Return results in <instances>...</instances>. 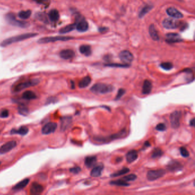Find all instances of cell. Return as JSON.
Returning a JSON list of instances; mask_svg holds the SVG:
<instances>
[{
    "label": "cell",
    "mask_w": 195,
    "mask_h": 195,
    "mask_svg": "<svg viewBox=\"0 0 195 195\" xmlns=\"http://www.w3.org/2000/svg\"><path fill=\"white\" fill-rule=\"evenodd\" d=\"M88 22L84 20H80V21L76 23V28L80 32H84L86 31L88 29Z\"/></svg>",
    "instance_id": "44dd1931"
},
{
    "label": "cell",
    "mask_w": 195,
    "mask_h": 195,
    "mask_svg": "<svg viewBox=\"0 0 195 195\" xmlns=\"http://www.w3.org/2000/svg\"><path fill=\"white\" fill-rule=\"evenodd\" d=\"M180 154L184 157H188L190 156V153L185 147H181L180 148Z\"/></svg>",
    "instance_id": "ab89813d"
},
{
    "label": "cell",
    "mask_w": 195,
    "mask_h": 195,
    "mask_svg": "<svg viewBox=\"0 0 195 195\" xmlns=\"http://www.w3.org/2000/svg\"><path fill=\"white\" fill-rule=\"evenodd\" d=\"M181 22L173 18H165L163 22V25L166 29H176L180 26Z\"/></svg>",
    "instance_id": "9c48e42d"
},
{
    "label": "cell",
    "mask_w": 195,
    "mask_h": 195,
    "mask_svg": "<svg viewBox=\"0 0 195 195\" xmlns=\"http://www.w3.org/2000/svg\"><path fill=\"white\" fill-rule=\"evenodd\" d=\"M57 126V124L55 123L50 122L45 124L42 128V133L44 135H48L53 133L55 131Z\"/></svg>",
    "instance_id": "4fadbf2b"
},
{
    "label": "cell",
    "mask_w": 195,
    "mask_h": 195,
    "mask_svg": "<svg viewBox=\"0 0 195 195\" xmlns=\"http://www.w3.org/2000/svg\"><path fill=\"white\" fill-rule=\"evenodd\" d=\"M71 88H72V89H75V82L73 81H71Z\"/></svg>",
    "instance_id": "681fc988"
},
{
    "label": "cell",
    "mask_w": 195,
    "mask_h": 195,
    "mask_svg": "<svg viewBox=\"0 0 195 195\" xmlns=\"http://www.w3.org/2000/svg\"><path fill=\"white\" fill-rule=\"evenodd\" d=\"M111 185H117V186H122V187H128L129 184L125 181L123 179H119V180H113L111 181L110 182Z\"/></svg>",
    "instance_id": "1f68e13d"
},
{
    "label": "cell",
    "mask_w": 195,
    "mask_h": 195,
    "mask_svg": "<svg viewBox=\"0 0 195 195\" xmlns=\"http://www.w3.org/2000/svg\"><path fill=\"white\" fill-rule=\"evenodd\" d=\"M123 160V158L122 157H120V158H118L117 159V161L119 163V162H120V161H121V160Z\"/></svg>",
    "instance_id": "816d5d0a"
},
{
    "label": "cell",
    "mask_w": 195,
    "mask_h": 195,
    "mask_svg": "<svg viewBox=\"0 0 195 195\" xmlns=\"http://www.w3.org/2000/svg\"><path fill=\"white\" fill-rule=\"evenodd\" d=\"M44 190V187L42 185L37 183H33L30 188V193L33 195H38L41 193Z\"/></svg>",
    "instance_id": "ac0fdd59"
},
{
    "label": "cell",
    "mask_w": 195,
    "mask_h": 195,
    "mask_svg": "<svg viewBox=\"0 0 195 195\" xmlns=\"http://www.w3.org/2000/svg\"><path fill=\"white\" fill-rule=\"evenodd\" d=\"M136 179H137V176L135 174H130V175L124 176L123 178V180H124L126 182H129V181H134Z\"/></svg>",
    "instance_id": "f35d334b"
},
{
    "label": "cell",
    "mask_w": 195,
    "mask_h": 195,
    "mask_svg": "<svg viewBox=\"0 0 195 195\" xmlns=\"http://www.w3.org/2000/svg\"><path fill=\"white\" fill-rule=\"evenodd\" d=\"M80 53L85 56H89L92 53V50L89 45H81L80 47Z\"/></svg>",
    "instance_id": "83f0119b"
},
{
    "label": "cell",
    "mask_w": 195,
    "mask_h": 195,
    "mask_svg": "<svg viewBox=\"0 0 195 195\" xmlns=\"http://www.w3.org/2000/svg\"><path fill=\"white\" fill-rule=\"evenodd\" d=\"M152 84L150 81L148 80H146L144 81L143 88H142V93L143 95H149L152 91Z\"/></svg>",
    "instance_id": "7402d4cb"
},
{
    "label": "cell",
    "mask_w": 195,
    "mask_h": 195,
    "mask_svg": "<svg viewBox=\"0 0 195 195\" xmlns=\"http://www.w3.org/2000/svg\"><path fill=\"white\" fill-rule=\"evenodd\" d=\"M29 179H25L24 180L21 181L20 183H17L16 185H15L13 188V190H22L26 187V186L29 184Z\"/></svg>",
    "instance_id": "d4e9b609"
},
{
    "label": "cell",
    "mask_w": 195,
    "mask_h": 195,
    "mask_svg": "<svg viewBox=\"0 0 195 195\" xmlns=\"http://www.w3.org/2000/svg\"><path fill=\"white\" fill-rule=\"evenodd\" d=\"M156 129L160 132L165 131L166 129V126L164 123H159L156 126Z\"/></svg>",
    "instance_id": "60d3db41"
},
{
    "label": "cell",
    "mask_w": 195,
    "mask_h": 195,
    "mask_svg": "<svg viewBox=\"0 0 195 195\" xmlns=\"http://www.w3.org/2000/svg\"><path fill=\"white\" fill-rule=\"evenodd\" d=\"M1 161H0V165H1Z\"/></svg>",
    "instance_id": "f5cc1de1"
},
{
    "label": "cell",
    "mask_w": 195,
    "mask_h": 195,
    "mask_svg": "<svg viewBox=\"0 0 195 195\" xmlns=\"http://www.w3.org/2000/svg\"><path fill=\"white\" fill-rule=\"evenodd\" d=\"M93 168L91 170L90 176L93 177H98L101 175L102 172L104 170V165L103 164H100L99 165H96L93 167Z\"/></svg>",
    "instance_id": "9a60e30c"
},
{
    "label": "cell",
    "mask_w": 195,
    "mask_h": 195,
    "mask_svg": "<svg viewBox=\"0 0 195 195\" xmlns=\"http://www.w3.org/2000/svg\"><path fill=\"white\" fill-rule=\"evenodd\" d=\"M125 92H126V90L124 89H120L117 92V94L115 100H120V99L125 94Z\"/></svg>",
    "instance_id": "b9f144b4"
},
{
    "label": "cell",
    "mask_w": 195,
    "mask_h": 195,
    "mask_svg": "<svg viewBox=\"0 0 195 195\" xmlns=\"http://www.w3.org/2000/svg\"><path fill=\"white\" fill-rule=\"evenodd\" d=\"M81 170V168L79 166H75L73 168H72L70 169V172L71 173H73L74 174H78L79 173Z\"/></svg>",
    "instance_id": "f6af8a7d"
},
{
    "label": "cell",
    "mask_w": 195,
    "mask_h": 195,
    "mask_svg": "<svg viewBox=\"0 0 195 195\" xmlns=\"http://www.w3.org/2000/svg\"><path fill=\"white\" fill-rule=\"evenodd\" d=\"M166 171L163 169L149 170L146 174V177L149 181H152L163 177Z\"/></svg>",
    "instance_id": "5b68a950"
},
{
    "label": "cell",
    "mask_w": 195,
    "mask_h": 195,
    "mask_svg": "<svg viewBox=\"0 0 195 195\" xmlns=\"http://www.w3.org/2000/svg\"><path fill=\"white\" fill-rule=\"evenodd\" d=\"M138 157V153L135 150H131L129 151L126 155V160L128 163H132L134 162Z\"/></svg>",
    "instance_id": "603a6c76"
},
{
    "label": "cell",
    "mask_w": 195,
    "mask_h": 195,
    "mask_svg": "<svg viewBox=\"0 0 195 195\" xmlns=\"http://www.w3.org/2000/svg\"><path fill=\"white\" fill-rule=\"evenodd\" d=\"M163 155V151L160 148H156L153 150L152 153V157L153 159H157V158H159Z\"/></svg>",
    "instance_id": "d590c367"
},
{
    "label": "cell",
    "mask_w": 195,
    "mask_h": 195,
    "mask_svg": "<svg viewBox=\"0 0 195 195\" xmlns=\"http://www.w3.org/2000/svg\"><path fill=\"white\" fill-rule=\"evenodd\" d=\"M76 25V23L70 24V25H66L65 27L61 28L60 31H59V32L61 34H65V33H69V32H70L71 31H72V30H73L75 29Z\"/></svg>",
    "instance_id": "f546056e"
},
{
    "label": "cell",
    "mask_w": 195,
    "mask_h": 195,
    "mask_svg": "<svg viewBox=\"0 0 195 195\" xmlns=\"http://www.w3.org/2000/svg\"><path fill=\"white\" fill-rule=\"evenodd\" d=\"M31 15H32L31 10H28L25 11L23 10V11H21L18 13V17L21 19L26 20L30 17Z\"/></svg>",
    "instance_id": "d6a6232c"
},
{
    "label": "cell",
    "mask_w": 195,
    "mask_h": 195,
    "mask_svg": "<svg viewBox=\"0 0 195 195\" xmlns=\"http://www.w3.org/2000/svg\"><path fill=\"white\" fill-rule=\"evenodd\" d=\"M40 82V81L38 79H33V80H29L28 81L22 82L18 84L17 85H15L13 88V92H18L21 91L23 89H25L26 88H28L32 86H35L37 85Z\"/></svg>",
    "instance_id": "277c9868"
},
{
    "label": "cell",
    "mask_w": 195,
    "mask_h": 195,
    "mask_svg": "<svg viewBox=\"0 0 195 195\" xmlns=\"http://www.w3.org/2000/svg\"><path fill=\"white\" fill-rule=\"evenodd\" d=\"M29 132L28 128L25 126H21L18 129H12L10 131L11 134H19L20 135H26Z\"/></svg>",
    "instance_id": "cb8c5ba5"
},
{
    "label": "cell",
    "mask_w": 195,
    "mask_h": 195,
    "mask_svg": "<svg viewBox=\"0 0 195 195\" xmlns=\"http://www.w3.org/2000/svg\"><path fill=\"white\" fill-rule=\"evenodd\" d=\"M190 125L193 127L195 126V119L194 118H193L192 120H190Z\"/></svg>",
    "instance_id": "c3c4849f"
},
{
    "label": "cell",
    "mask_w": 195,
    "mask_h": 195,
    "mask_svg": "<svg viewBox=\"0 0 195 195\" xmlns=\"http://www.w3.org/2000/svg\"><path fill=\"white\" fill-rule=\"evenodd\" d=\"M160 66L162 69H164L165 70H170L172 69L173 68V65L171 62H163L160 64Z\"/></svg>",
    "instance_id": "74e56055"
},
{
    "label": "cell",
    "mask_w": 195,
    "mask_h": 195,
    "mask_svg": "<svg viewBox=\"0 0 195 195\" xmlns=\"http://www.w3.org/2000/svg\"><path fill=\"white\" fill-rule=\"evenodd\" d=\"M119 57L122 62L127 65H129L133 60V56L128 50H123L119 54Z\"/></svg>",
    "instance_id": "30bf717a"
},
{
    "label": "cell",
    "mask_w": 195,
    "mask_h": 195,
    "mask_svg": "<svg viewBox=\"0 0 195 195\" xmlns=\"http://www.w3.org/2000/svg\"><path fill=\"white\" fill-rule=\"evenodd\" d=\"M99 30L100 31L101 33H103V32H105L108 30V28H100L99 29Z\"/></svg>",
    "instance_id": "7dc6e473"
},
{
    "label": "cell",
    "mask_w": 195,
    "mask_h": 195,
    "mask_svg": "<svg viewBox=\"0 0 195 195\" xmlns=\"http://www.w3.org/2000/svg\"><path fill=\"white\" fill-rule=\"evenodd\" d=\"M73 38L70 37H64V36H55V37H48L40 39L38 41L39 44H48L50 42H54L58 41H65L68 40H72Z\"/></svg>",
    "instance_id": "52a82bcc"
},
{
    "label": "cell",
    "mask_w": 195,
    "mask_h": 195,
    "mask_svg": "<svg viewBox=\"0 0 195 195\" xmlns=\"http://www.w3.org/2000/svg\"><path fill=\"white\" fill-rule=\"evenodd\" d=\"M72 121V119L71 117H64L61 119V130L65 131L71 125Z\"/></svg>",
    "instance_id": "ffe728a7"
},
{
    "label": "cell",
    "mask_w": 195,
    "mask_h": 195,
    "mask_svg": "<svg viewBox=\"0 0 195 195\" xmlns=\"http://www.w3.org/2000/svg\"><path fill=\"white\" fill-rule=\"evenodd\" d=\"M167 170L170 172H176L183 169V165L179 161L175 160H171L166 166Z\"/></svg>",
    "instance_id": "8fae6325"
},
{
    "label": "cell",
    "mask_w": 195,
    "mask_h": 195,
    "mask_svg": "<svg viewBox=\"0 0 195 195\" xmlns=\"http://www.w3.org/2000/svg\"><path fill=\"white\" fill-rule=\"evenodd\" d=\"M97 163V157L96 156H89L85 159V165L88 168H91L95 166Z\"/></svg>",
    "instance_id": "e0dca14e"
},
{
    "label": "cell",
    "mask_w": 195,
    "mask_h": 195,
    "mask_svg": "<svg viewBox=\"0 0 195 195\" xmlns=\"http://www.w3.org/2000/svg\"><path fill=\"white\" fill-rule=\"evenodd\" d=\"M166 13L168 15H170V17H172V18H176V19L181 18L183 17V14L177 9H176L173 7H170V8H168L166 10Z\"/></svg>",
    "instance_id": "2e32d148"
},
{
    "label": "cell",
    "mask_w": 195,
    "mask_h": 195,
    "mask_svg": "<svg viewBox=\"0 0 195 195\" xmlns=\"http://www.w3.org/2000/svg\"><path fill=\"white\" fill-rule=\"evenodd\" d=\"M33 1H35L37 4L45 5V6L49 5L50 2V0H33Z\"/></svg>",
    "instance_id": "ee69618b"
},
{
    "label": "cell",
    "mask_w": 195,
    "mask_h": 195,
    "mask_svg": "<svg viewBox=\"0 0 195 195\" xmlns=\"http://www.w3.org/2000/svg\"><path fill=\"white\" fill-rule=\"evenodd\" d=\"M181 117V112L176 110L170 114V119L171 126L174 129H177L180 127V119Z\"/></svg>",
    "instance_id": "8992f818"
},
{
    "label": "cell",
    "mask_w": 195,
    "mask_h": 195,
    "mask_svg": "<svg viewBox=\"0 0 195 195\" xmlns=\"http://www.w3.org/2000/svg\"><path fill=\"white\" fill-rule=\"evenodd\" d=\"M91 82V78L89 76H86L82 80H81L79 83V86L80 88H85L89 85Z\"/></svg>",
    "instance_id": "4316f807"
},
{
    "label": "cell",
    "mask_w": 195,
    "mask_h": 195,
    "mask_svg": "<svg viewBox=\"0 0 195 195\" xmlns=\"http://www.w3.org/2000/svg\"><path fill=\"white\" fill-rule=\"evenodd\" d=\"M9 111L6 110V109L1 111V113H0V117H1V118H6V117H8L9 116Z\"/></svg>",
    "instance_id": "bcb514c9"
},
{
    "label": "cell",
    "mask_w": 195,
    "mask_h": 195,
    "mask_svg": "<svg viewBox=\"0 0 195 195\" xmlns=\"http://www.w3.org/2000/svg\"><path fill=\"white\" fill-rule=\"evenodd\" d=\"M129 169L128 168H124L122 170L117 171V172H115L112 175H110V177H118V176H120L124 175L125 174H126L127 173H128L129 172Z\"/></svg>",
    "instance_id": "836d02e7"
},
{
    "label": "cell",
    "mask_w": 195,
    "mask_h": 195,
    "mask_svg": "<svg viewBox=\"0 0 195 195\" xmlns=\"http://www.w3.org/2000/svg\"><path fill=\"white\" fill-rule=\"evenodd\" d=\"M22 98L25 100H33L37 98V96L33 92L28 90L22 94Z\"/></svg>",
    "instance_id": "4dcf8cb0"
},
{
    "label": "cell",
    "mask_w": 195,
    "mask_h": 195,
    "mask_svg": "<svg viewBox=\"0 0 195 195\" xmlns=\"http://www.w3.org/2000/svg\"><path fill=\"white\" fill-rule=\"evenodd\" d=\"M49 19H50L53 22H55L57 20L59 19L60 17V15H59V12H58V10L56 9H53V10H50L48 14Z\"/></svg>",
    "instance_id": "f1b7e54d"
},
{
    "label": "cell",
    "mask_w": 195,
    "mask_h": 195,
    "mask_svg": "<svg viewBox=\"0 0 195 195\" xmlns=\"http://www.w3.org/2000/svg\"><path fill=\"white\" fill-rule=\"evenodd\" d=\"M127 135V131L126 129H123L121 130L119 132L115 133L114 135L110 136V137H96L95 139V141H99V142H103L105 143V141H107L108 139H109V140H116V139H120L125 137Z\"/></svg>",
    "instance_id": "ba28073f"
},
{
    "label": "cell",
    "mask_w": 195,
    "mask_h": 195,
    "mask_svg": "<svg viewBox=\"0 0 195 195\" xmlns=\"http://www.w3.org/2000/svg\"><path fill=\"white\" fill-rule=\"evenodd\" d=\"M6 20L11 24V25L25 28L29 26V23L25 21H21V20H17L14 14L10 13L7 14L6 15Z\"/></svg>",
    "instance_id": "3957f363"
},
{
    "label": "cell",
    "mask_w": 195,
    "mask_h": 195,
    "mask_svg": "<svg viewBox=\"0 0 195 195\" xmlns=\"http://www.w3.org/2000/svg\"><path fill=\"white\" fill-rule=\"evenodd\" d=\"M149 32H150V37L152 38L153 40H155V41H158L159 40V37L158 35L156 29L155 25H153V24L150 25V26L149 28Z\"/></svg>",
    "instance_id": "484cf974"
},
{
    "label": "cell",
    "mask_w": 195,
    "mask_h": 195,
    "mask_svg": "<svg viewBox=\"0 0 195 195\" xmlns=\"http://www.w3.org/2000/svg\"><path fill=\"white\" fill-rule=\"evenodd\" d=\"M113 89L114 88L112 85L104 83H97L91 87L90 91L95 94H106L112 92Z\"/></svg>",
    "instance_id": "7a4b0ae2"
},
{
    "label": "cell",
    "mask_w": 195,
    "mask_h": 195,
    "mask_svg": "<svg viewBox=\"0 0 195 195\" xmlns=\"http://www.w3.org/2000/svg\"><path fill=\"white\" fill-rule=\"evenodd\" d=\"M150 143L148 142V141H146L145 143H144V146L145 147H149L150 146Z\"/></svg>",
    "instance_id": "f907efd6"
},
{
    "label": "cell",
    "mask_w": 195,
    "mask_h": 195,
    "mask_svg": "<svg viewBox=\"0 0 195 195\" xmlns=\"http://www.w3.org/2000/svg\"><path fill=\"white\" fill-rule=\"evenodd\" d=\"M37 35V33H25V34H22V35H15L14 37H12L9 39L4 40L1 42L0 45L2 47H5L6 46L11 45L13 43H15L17 42H20L21 41H24V40L28 39L34 37Z\"/></svg>",
    "instance_id": "6da1fadb"
},
{
    "label": "cell",
    "mask_w": 195,
    "mask_h": 195,
    "mask_svg": "<svg viewBox=\"0 0 195 195\" xmlns=\"http://www.w3.org/2000/svg\"><path fill=\"white\" fill-rule=\"evenodd\" d=\"M106 66H110V67H116V68H127L129 65L127 64H108Z\"/></svg>",
    "instance_id": "7bdbcfd3"
},
{
    "label": "cell",
    "mask_w": 195,
    "mask_h": 195,
    "mask_svg": "<svg viewBox=\"0 0 195 195\" xmlns=\"http://www.w3.org/2000/svg\"><path fill=\"white\" fill-rule=\"evenodd\" d=\"M60 57L64 60H69L74 57L75 53L73 50L71 49L62 50L60 53Z\"/></svg>",
    "instance_id": "d6986e66"
},
{
    "label": "cell",
    "mask_w": 195,
    "mask_h": 195,
    "mask_svg": "<svg viewBox=\"0 0 195 195\" xmlns=\"http://www.w3.org/2000/svg\"><path fill=\"white\" fill-rule=\"evenodd\" d=\"M18 112L20 115L22 116H26L29 113V109L25 105L21 104L19 105L18 108Z\"/></svg>",
    "instance_id": "e575fe53"
},
{
    "label": "cell",
    "mask_w": 195,
    "mask_h": 195,
    "mask_svg": "<svg viewBox=\"0 0 195 195\" xmlns=\"http://www.w3.org/2000/svg\"><path fill=\"white\" fill-rule=\"evenodd\" d=\"M152 7L150 6V5H146L145 6L140 12L139 13V17H143L144 15H145L151 9Z\"/></svg>",
    "instance_id": "8d00e7d4"
},
{
    "label": "cell",
    "mask_w": 195,
    "mask_h": 195,
    "mask_svg": "<svg viewBox=\"0 0 195 195\" xmlns=\"http://www.w3.org/2000/svg\"><path fill=\"white\" fill-rule=\"evenodd\" d=\"M17 145V143L15 140L10 141L4 144L0 147V154H4L13 149Z\"/></svg>",
    "instance_id": "7c38bea8"
},
{
    "label": "cell",
    "mask_w": 195,
    "mask_h": 195,
    "mask_svg": "<svg viewBox=\"0 0 195 195\" xmlns=\"http://www.w3.org/2000/svg\"><path fill=\"white\" fill-rule=\"evenodd\" d=\"M183 40L179 34L177 33H169L166 35V41L169 43L179 42Z\"/></svg>",
    "instance_id": "5bb4252c"
}]
</instances>
